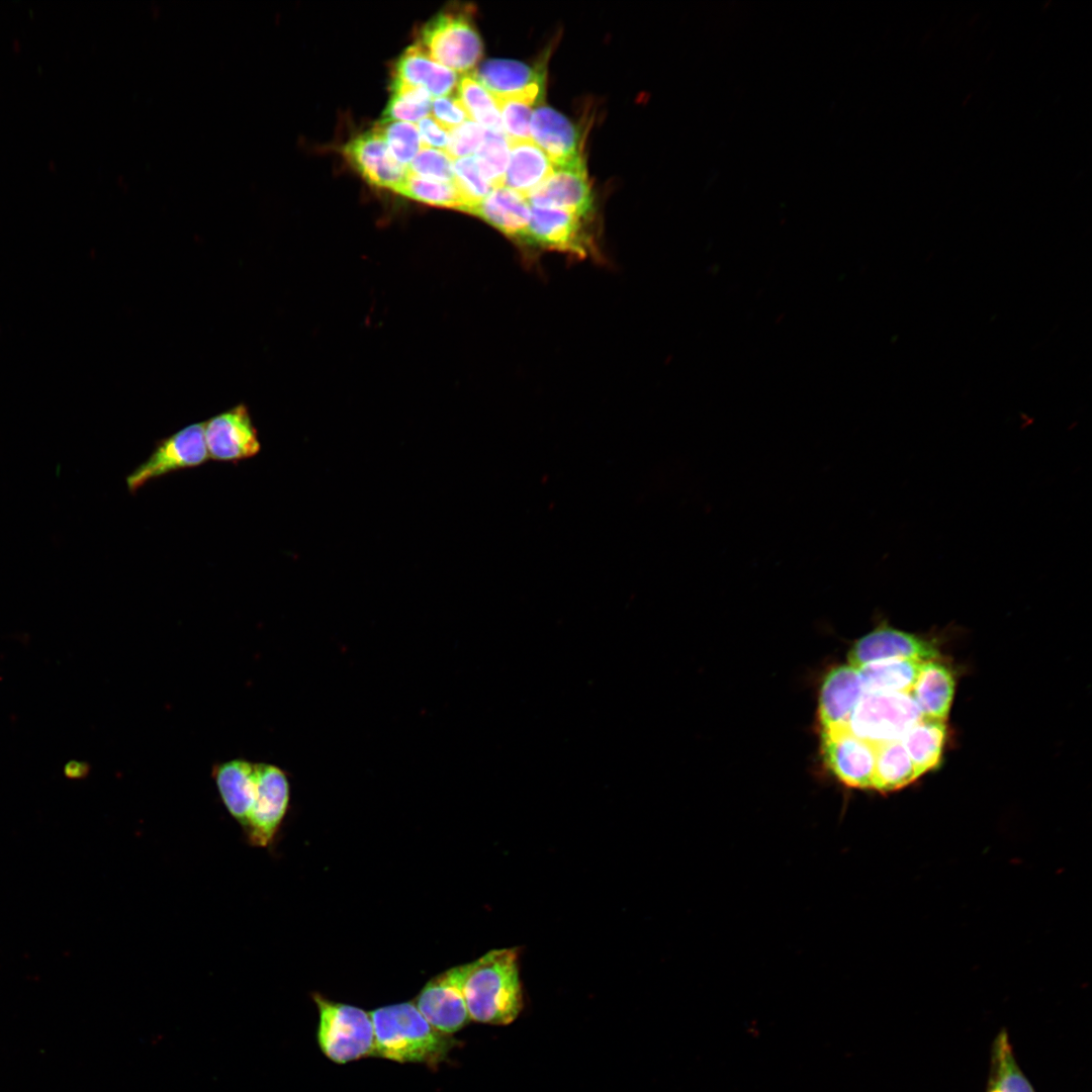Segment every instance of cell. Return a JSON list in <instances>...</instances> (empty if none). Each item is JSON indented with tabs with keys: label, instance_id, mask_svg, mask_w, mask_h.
I'll return each instance as SVG.
<instances>
[{
	"label": "cell",
	"instance_id": "obj_1",
	"mask_svg": "<svg viewBox=\"0 0 1092 1092\" xmlns=\"http://www.w3.org/2000/svg\"><path fill=\"white\" fill-rule=\"evenodd\" d=\"M518 948L492 949L467 963L464 997L471 1021L491 1025L514 1022L523 1008Z\"/></svg>",
	"mask_w": 1092,
	"mask_h": 1092
},
{
	"label": "cell",
	"instance_id": "obj_2",
	"mask_svg": "<svg viewBox=\"0 0 1092 1092\" xmlns=\"http://www.w3.org/2000/svg\"><path fill=\"white\" fill-rule=\"evenodd\" d=\"M374 1027L373 1057L397 1062L436 1066L459 1042L435 1028L414 1001L370 1011Z\"/></svg>",
	"mask_w": 1092,
	"mask_h": 1092
},
{
	"label": "cell",
	"instance_id": "obj_3",
	"mask_svg": "<svg viewBox=\"0 0 1092 1092\" xmlns=\"http://www.w3.org/2000/svg\"><path fill=\"white\" fill-rule=\"evenodd\" d=\"M318 1010L316 1039L332 1062L346 1064L373 1057L375 1036L370 1011L312 995Z\"/></svg>",
	"mask_w": 1092,
	"mask_h": 1092
},
{
	"label": "cell",
	"instance_id": "obj_4",
	"mask_svg": "<svg viewBox=\"0 0 1092 1092\" xmlns=\"http://www.w3.org/2000/svg\"><path fill=\"white\" fill-rule=\"evenodd\" d=\"M419 43L436 63L467 73L482 56V41L467 9L451 8L430 19L420 31Z\"/></svg>",
	"mask_w": 1092,
	"mask_h": 1092
},
{
	"label": "cell",
	"instance_id": "obj_5",
	"mask_svg": "<svg viewBox=\"0 0 1092 1092\" xmlns=\"http://www.w3.org/2000/svg\"><path fill=\"white\" fill-rule=\"evenodd\" d=\"M921 717L909 693H863L846 726L876 745L900 740Z\"/></svg>",
	"mask_w": 1092,
	"mask_h": 1092
},
{
	"label": "cell",
	"instance_id": "obj_6",
	"mask_svg": "<svg viewBox=\"0 0 1092 1092\" xmlns=\"http://www.w3.org/2000/svg\"><path fill=\"white\" fill-rule=\"evenodd\" d=\"M208 459L203 423L189 425L159 440L149 457L126 476V487L134 493L154 479L201 466Z\"/></svg>",
	"mask_w": 1092,
	"mask_h": 1092
},
{
	"label": "cell",
	"instance_id": "obj_7",
	"mask_svg": "<svg viewBox=\"0 0 1092 1092\" xmlns=\"http://www.w3.org/2000/svg\"><path fill=\"white\" fill-rule=\"evenodd\" d=\"M255 801L243 831L251 845L267 847L287 813L290 783L286 771L272 763L255 762Z\"/></svg>",
	"mask_w": 1092,
	"mask_h": 1092
},
{
	"label": "cell",
	"instance_id": "obj_8",
	"mask_svg": "<svg viewBox=\"0 0 1092 1092\" xmlns=\"http://www.w3.org/2000/svg\"><path fill=\"white\" fill-rule=\"evenodd\" d=\"M466 973L464 964L437 975L414 1000L423 1016L443 1033L453 1035L471 1021L463 989Z\"/></svg>",
	"mask_w": 1092,
	"mask_h": 1092
},
{
	"label": "cell",
	"instance_id": "obj_9",
	"mask_svg": "<svg viewBox=\"0 0 1092 1092\" xmlns=\"http://www.w3.org/2000/svg\"><path fill=\"white\" fill-rule=\"evenodd\" d=\"M826 767L845 786L872 789L876 745L852 734L847 726L821 730Z\"/></svg>",
	"mask_w": 1092,
	"mask_h": 1092
},
{
	"label": "cell",
	"instance_id": "obj_10",
	"mask_svg": "<svg viewBox=\"0 0 1092 1092\" xmlns=\"http://www.w3.org/2000/svg\"><path fill=\"white\" fill-rule=\"evenodd\" d=\"M208 458L237 463L258 455L261 443L248 407L240 403L203 423Z\"/></svg>",
	"mask_w": 1092,
	"mask_h": 1092
},
{
	"label": "cell",
	"instance_id": "obj_11",
	"mask_svg": "<svg viewBox=\"0 0 1092 1092\" xmlns=\"http://www.w3.org/2000/svg\"><path fill=\"white\" fill-rule=\"evenodd\" d=\"M582 220L583 217L564 209L531 206L524 244L584 257L590 251L592 242Z\"/></svg>",
	"mask_w": 1092,
	"mask_h": 1092
},
{
	"label": "cell",
	"instance_id": "obj_12",
	"mask_svg": "<svg viewBox=\"0 0 1092 1092\" xmlns=\"http://www.w3.org/2000/svg\"><path fill=\"white\" fill-rule=\"evenodd\" d=\"M528 202L531 206L564 209L583 218L589 216L594 199L582 157L554 168L552 176L528 197Z\"/></svg>",
	"mask_w": 1092,
	"mask_h": 1092
},
{
	"label": "cell",
	"instance_id": "obj_13",
	"mask_svg": "<svg viewBox=\"0 0 1092 1092\" xmlns=\"http://www.w3.org/2000/svg\"><path fill=\"white\" fill-rule=\"evenodd\" d=\"M343 154L358 173L376 187L395 191L407 175V167L394 160L375 126L350 140L343 148Z\"/></svg>",
	"mask_w": 1092,
	"mask_h": 1092
},
{
	"label": "cell",
	"instance_id": "obj_14",
	"mask_svg": "<svg viewBox=\"0 0 1092 1092\" xmlns=\"http://www.w3.org/2000/svg\"><path fill=\"white\" fill-rule=\"evenodd\" d=\"M893 658L933 660L938 658V650L920 636L881 626L856 641L848 653L849 665L855 668Z\"/></svg>",
	"mask_w": 1092,
	"mask_h": 1092
},
{
	"label": "cell",
	"instance_id": "obj_15",
	"mask_svg": "<svg viewBox=\"0 0 1092 1092\" xmlns=\"http://www.w3.org/2000/svg\"><path fill=\"white\" fill-rule=\"evenodd\" d=\"M863 693L855 667L846 664L830 669L819 695L821 730L846 726Z\"/></svg>",
	"mask_w": 1092,
	"mask_h": 1092
},
{
	"label": "cell",
	"instance_id": "obj_16",
	"mask_svg": "<svg viewBox=\"0 0 1092 1092\" xmlns=\"http://www.w3.org/2000/svg\"><path fill=\"white\" fill-rule=\"evenodd\" d=\"M530 132L554 168L581 158L578 129L568 118L551 107L539 105L535 108L531 115Z\"/></svg>",
	"mask_w": 1092,
	"mask_h": 1092
},
{
	"label": "cell",
	"instance_id": "obj_17",
	"mask_svg": "<svg viewBox=\"0 0 1092 1092\" xmlns=\"http://www.w3.org/2000/svg\"><path fill=\"white\" fill-rule=\"evenodd\" d=\"M211 776L221 802L243 828L255 801V762L241 758L217 762Z\"/></svg>",
	"mask_w": 1092,
	"mask_h": 1092
},
{
	"label": "cell",
	"instance_id": "obj_18",
	"mask_svg": "<svg viewBox=\"0 0 1092 1092\" xmlns=\"http://www.w3.org/2000/svg\"><path fill=\"white\" fill-rule=\"evenodd\" d=\"M468 213L483 219L503 235L524 244L531 206L528 199L516 191L506 186L494 188Z\"/></svg>",
	"mask_w": 1092,
	"mask_h": 1092
},
{
	"label": "cell",
	"instance_id": "obj_19",
	"mask_svg": "<svg viewBox=\"0 0 1092 1092\" xmlns=\"http://www.w3.org/2000/svg\"><path fill=\"white\" fill-rule=\"evenodd\" d=\"M508 144L510 153L504 186L528 199L552 176L554 166L532 139Z\"/></svg>",
	"mask_w": 1092,
	"mask_h": 1092
},
{
	"label": "cell",
	"instance_id": "obj_20",
	"mask_svg": "<svg viewBox=\"0 0 1092 1092\" xmlns=\"http://www.w3.org/2000/svg\"><path fill=\"white\" fill-rule=\"evenodd\" d=\"M393 78L436 97L453 94L458 85L456 73L433 61L419 43L408 47L396 60Z\"/></svg>",
	"mask_w": 1092,
	"mask_h": 1092
},
{
	"label": "cell",
	"instance_id": "obj_21",
	"mask_svg": "<svg viewBox=\"0 0 1092 1092\" xmlns=\"http://www.w3.org/2000/svg\"><path fill=\"white\" fill-rule=\"evenodd\" d=\"M952 670L937 659L923 663L910 695L923 717L945 721L954 695Z\"/></svg>",
	"mask_w": 1092,
	"mask_h": 1092
},
{
	"label": "cell",
	"instance_id": "obj_22",
	"mask_svg": "<svg viewBox=\"0 0 1092 1092\" xmlns=\"http://www.w3.org/2000/svg\"><path fill=\"white\" fill-rule=\"evenodd\" d=\"M924 662L915 658H893L856 669L864 693H910Z\"/></svg>",
	"mask_w": 1092,
	"mask_h": 1092
},
{
	"label": "cell",
	"instance_id": "obj_23",
	"mask_svg": "<svg viewBox=\"0 0 1092 1092\" xmlns=\"http://www.w3.org/2000/svg\"><path fill=\"white\" fill-rule=\"evenodd\" d=\"M544 72L522 62L493 59L484 62L473 77L491 94L506 95L543 83Z\"/></svg>",
	"mask_w": 1092,
	"mask_h": 1092
},
{
	"label": "cell",
	"instance_id": "obj_24",
	"mask_svg": "<svg viewBox=\"0 0 1092 1092\" xmlns=\"http://www.w3.org/2000/svg\"><path fill=\"white\" fill-rule=\"evenodd\" d=\"M945 739V722L922 716L900 740L921 776L939 764Z\"/></svg>",
	"mask_w": 1092,
	"mask_h": 1092
},
{
	"label": "cell",
	"instance_id": "obj_25",
	"mask_svg": "<svg viewBox=\"0 0 1092 1092\" xmlns=\"http://www.w3.org/2000/svg\"><path fill=\"white\" fill-rule=\"evenodd\" d=\"M920 777L901 740L876 744L872 789L886 793L899 790Z\"/></svg>",
	"mask_w": 1092,
	"mask_h": 1092
},
{
	"label": "cell",
	"instance_id": "obj_26",
	"mask_svg": "<svg viewBox=\"0 0 1092 1092\" xmlns=\"http://www.w3.org/2000/svg\"><path fill=\"white\" fill-rule=\"evenodd\" d=\"M990 1060L986 1092H1035L1015 1060L1005 1029L996 1035Z\"/></svg>",
	"mask_w": 1092,
	"mask_h": 1092
},
{
	"label": "cell",
	"instance_id": "obj_27",
	"mask_svg": "<svg viewBox=\"0 0 1092 1092\" xmlns=\"http://www.w3.org/2000/svg\"><path fill=\"white\" fill-rule=\"evenodd\" d=\"M542 84L536 83L512 94L492 95L508 143L531 140V110L540 99Z\"/></svg>",
	"mask_w": 1092,
	"mask_h": 1092
},
{
	"label": "cell",
	"instance_id": "obj_28",
	"mask_svg": "<svg viewBox=\"0 0 1092 1092\" xmlns=\"http://www.w3.org/2000/svg\"><path fill=\"white\" fill-rule=\"evenodd\" d=\"M390 99L380 121H420L431 111V94L424 88L392 78Z\"/></svg>",
	"mask_w": 1092,
	"mask_h": 1092
},
{
	"label": "cell",
	"instance_id": "obj_29",
	"mask_svg": "<svg viewBox=\"0 0 1092 1092\" xmlns=\"http://www.w3.org/2000/svg\"><path fill=\"white\" fill-rule=\"evenodd\" d=\"M457 87V95L471 119L487 131L506 135L492 95L473 75H463Z\"/></svg>",
	"mask_w": 1092,
	"mask_h": 1092
},
{
	"label": "cell",
	"instance_id": "obj_30",
	"mask_svg": "<svg viewBox=\"0 0 1092 1092\" xmlns=\"http://www.w3.org/2000/svg\"><path fill=\"white\" fill-rule=\"evenodd\" d=\"M394 192L430 205L462 211L465 209V201L454 181L442 182L426 179L407 171L405 179Z\"/></svg>",
	"mask_w": 1092,
	"mask_h": 1092
},
{
	"label": "cell",
	"instance_id": "obj_31",
	"mask_svg": "<svg viewBox=\"0 0 1092 1092\" xmlns=\"http://www.w3.org/2000/svg\"><path fill=\"white\" fill-rule=\"evenodd\" d=\"M509 153L506 135L485 130L484 140L474 159L482 177L492 189L505 185Z\"/></svg>",
	"mask_w": 1092,
	"mask_h": 1092
},
{
	"label": "cell",
	"instance_id": "obj_32",
	"mask_svg": "<svg viewBox=\"0 0 1092 1092\" xmlns=\"http://www.w3.org/2000/svg\"><path fill=\"white\" fill-rule=\"evenodd\" d=\"M375 127L382 134L390 155L401 165L411 163L423 148L418 126L412 122L379 121Z\"/></svg>",
	"mask_w": 1092,
	"mask_h": 1092
},
{
	"label": "cell",
	"instance_id": "obj_33",
	"mask_svg": "<svg viewBox=\"0 0 1092 1092\" xmlns=\"http://www.w3.org/2000/svg\"><path fill=\"white\" fill-rule=\"evenodd\" d=\"M453 170L454 183L465 201L464 211L468 212L486 197L492 188L482 177L473 157L453 160Z\"/></svg>",
	"mask_w": 1092,
	"mask_h": 1092
},
{
	"label": "cell",
	"instance_id": "obj_34",
	"mask_svg": "<svg viewBox=\"0 0 1092 1092\" xmlns=\"http://www.w3.org/2000/svg\"><path fill=\"white\" fill-rule=\"evenodd\" d=\"M407 171L422 178L453 182V161L443 151L422 148L407 166Z\"/></svg>",
	"mask_w": 1092,
	"mask_h": 1092
},
{
	"label": "cell",
	"instance_id": "obj_35",
	"mask_svg": "<svg viewBox=\"0 0 1092 1092\" xmlns=\"http://www.w3.org/2000/svg\"><path fill=\"white\" fill-rule=\"evenodd\" d=\"M485 129L473 120L464 123L448 131V145L446 154L453 161L469 157L477 152L484 140Z\"/></svg>",
	"mask_w": 1092,
	"mask_h": 1092
},
{
	"label": "cell",
	"instance_id": "obj_36",
	"mask_svg": "<svg viewBox=\"0 0 1092 1092\" xmlns=\"http://www.w3.org/2000/svg\"><path fill=\"white\" fill-rule=\"evenodd\" d=\"M431 111L432 117L448 131L472 120L457 94L435 98L432 100Z\"/></svg>",
	"mask_w": 1092,
	"mask_h": 1092
},
{
	"label": "cell",
	"instance_id": "obj_37",
	"mask_svg": "<svg viewBox=\"0 0 1092 1092\" xmlns=\"http://www.w3.org/2000/svg\"><path fill=\"white\" fill-rule=\"evenodd\" d=\"M423 148H437L446 150L448 145V130L443 128L432 116H426L419 121L418 126Z\"/></svg>",
	"mask_w": 1092,
	"mask_h": 1092
}]
</instances>
